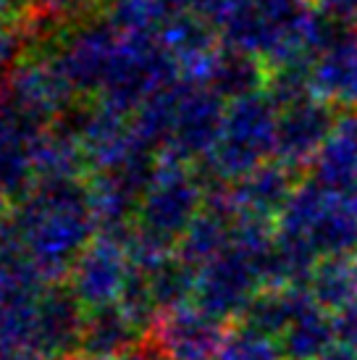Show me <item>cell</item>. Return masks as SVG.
Here are the masks:
<instances>
[{
  "label": "cell",
  "mask_w": 357,
  "mask_h": 360,
  "mask_svg": "<svg viewBox=\"0 0 357 360\" xmlns=\"http://www.w3.org/2000/svg\"><path fill=\"white\" fill-rule=\"evenodd\" d=\"M8 226L45 287L69 279L71 266L95 240L89 184L40 179L8 216Z\"/></svg>",
  "instance_id": "cell-1"
},
{
  "label": "cell",
  "mask_w": 357,
  "mask_h": 360,
  "mask_svg": "<svg viewBox=\"0 0 357 360\" xmlns=\"http://www.w3.org/2000/svg\"><path fill=\"white\" fill-rule=\"evenodd\" d=\"M281 110L266 92L226 103L223 127L208 158L195 169L205 184H231L276 158Z\"/></svg>",
  "instance_id": "cell-2"
},
{
  "label": "cell",
  "mask_w": 357,
  "mask_h": 360,
  "mask_svg": "<svg viewBox=\"0 0 357 360\" xmlns=\"http://www.w3.org/2000/svg\"><path fill=\"white\" fill-rule=\"evenodd\" d=\"M276 234L318 260L357 250V198L302 179L276 219Z\"/></svg>",
  "instance_id": "cell-3"
},
{
  "label": "cell",
  "mask_w": 357,
  "mask_h": 360,
  "mask_svg": "<svg viewBox=\"0 0 357 360\" xmlns=\"http://www.w3.org/2000/svg\"><path fill=\"white\" fill-rule=\"evenodd\" d=\"M205 200L208 184L192 163L158 155V169L139 202L137 226L176 248L189 224L205 210Z\"/></svg>",
  "instance_id": "cell-4"
},
{
  "label": "cell",
  "mask_w": 357,
  "mask_h": 360,
  "mask_svg": "<svg viewBox=\"0 0 357 360\" xmlns=\"http://www.w3.org/2000/svg\"><path fill=\"white\" fill-rule=\"evenodd\" d=\"M223 116H226L223 98H219L210 87L181 79L174 129H171L169 145L163 148L160 155L184 160L192 166L202 163L219 140Z\"/></svg>",
  "instance_id": "cell-5"
},
{
  "label": "cell",
  "mask_w": 357,
  "mask_h": 360,
  "mask_svg": "<svg viewBox=\"0 0 357 360\" xmlns=\"http://www.w3.org/2000/svg\"><path fill=\"white\" fill-rule=\"evenodd\" d=\"M0 95L19 113L48 124V119H60L74 105L77 90L56 58H21L6 74Z\"/></svg>",
  "instance_id": "cell-6"
},
{
  "label": "cell",
  "mask_w": 357,
  "mask_h": 360,
  "mask_svg": "<svg viewBox=\"0 0 357 360\" xmlns=\"http://www.w3.org/2000/svg\"><path fill=\"white\" fill-rule=\"evenodd\" d=\"M131 274V260L126 242L110 234H98L71 266L66 279L77 300L87 310L116 305Z\"/></svg>",
  "instance_id": "cell-7"
},
{
  "label": "cell",
  "mask_w": 357,
  "mask_h": 360,
  "mask_svg": "<svg viewBox=\"0 0 357 360\" xmlns=\"http://www.w3.org/2000/svg\"><path fill=\"white\" fill-rule=\"evenodd\" d=\"M263 290L260 269L234 248L197 271L195 305L221 321L239 319L252 297Z\"/></svg>",
  "instance_id": "cell-8"
},
{
  "label": "cell",
  "mask_w": 357,
  "mask_h": 360,
  "mask_svg": "<svg viewBox=\"0 0 357 360\" xmlns=\"http://www.w3.org/2000/svg\"><path fill=\"white\" fill-rule=\"evenodd\" d=\"M226 331V321L210 316L197 305H184L158 313L148 340L166 355V360H216Z\"/></svg>",
  "instance_id": "cell-9"
},
{
  "label": "cell",
  "mask_w": 357,
  "mask_h": 360,
  "mask_svg": "<svg viewBox=\"0 0 357 360\" xmlns=\"http://www.w3.org/2000/svg\"><path fill=\"white\" fill-rule=\"evenodd\" d=\"M119 45L121 32L108 19L87 21L69 40L60 42L56 63L77 92L100 95L110 69H113V60L119 56Z\"/></svg>",
  "instance_id": "cell-10"
},
{
  "label": "cell",
  "mask_w": 357,
  "mask_h": 360,
  "mask_svg": "<svg viewBox=\"0 0 357 360\" xmlns=\"http://www.w3.org/2000/svg\"><path fill=\"white\" fill-rule=\"evenodd\" d=\"M89 310L77 300V295L66 284H56L42 290L34 302V323H32V350L45 358L69 360L82 350L84 323Z\"/></svg>",
  "instance_id": "cell-11"
},
{
  "label": "cell",
  "mask_w": 357,
  "mask_h": 360,
  "mask_svg": "<svg viewBox=\"0 0 357 360\" xmlns=\"http://www.w3.org/2000/svg\"><path fill=\"white\" fill-rule=\"evenodd\" d=\"M339 110L323 101L308 98L292 108L281 110L278 116V137H276V160L299 176H305L318 153L323 150L328 134L334 131Z\"/></svg>",
  "instance_id": "cell-12"
},
{
  "label": "cell",
  "mask_w": 357,
  "mask_h": 360,
  "mask_svg": "<svg viewBox=\"0 0 357 360\" xmlns=\"http://www.w3.org/2000/svg\"><path fill=\"white\" fill-rule=\"evenodd\" d=\"M297 171L284 166L281 160H268L247 176L228 184V198L234 208V221L237 219H258L276 224L278 213L284 210L289 198L299 187Z\"/></svg>",
  "instance_id": "cell-13"
},
{
  "label": "cell",
  "mask_w": 357,
  "mask_h": 360,
  "mask_svg": "<svg viewBox=\"0 0 357 360\" xmlns=\"http://www.w3.org/2000/svg\"><path fill=\"white\" fill-rule=\"evenodd\" d=\"M310 92L337 110L357 108V30L339 34L313 60Z\"/></svg>",
  "instance_id": "cell-14"
},
{
  "label": "cell",
  "mask_w": 357,
  "mask_h": 360,
  "mask_svg": "<svg viewBox=\"0 0 357 360\" xmlns=\"http://www.w3.org/2000/svg\"><path fill=\"white\" fill-rule=\"evenodd\" d=\"M310 174L320 187L357 198V108L339 110L337 127L318 153Z\"/></svg>",
  "instance_id": "cell-15"
},
{
  "label": "cell",
  "mask_w": 357,
  "mask_h": 360,
  "mask_svg": "<svg viewBox=\"0 0 357 360\" xmlns=\"http://www.w3.org/2000/svg\"><path fill=\"white\" fill-rule=\"evenodd\" d=\"M145 334L148 331L142 329L119 302L95 308L87 313L79 355L84 360H116L139 347Z\"/></svg>",
  "instance_id": "cell-16"
},
{
  "label": "cell",
  "mask_w": 357,
  "mask_h": 360,
  "mask_svg": "<svg viewBox=\"0 0 357 360\" xmlns=\"http://www.w3.org/2000/svg\"><path fill=\"white\" fill-rule=\"evenodd\" d=\"M313 305L318 302L308 287H263L239 316V323L278 340Z\"/></svg>",
  "instance_id": "cell-17"
},
{
  "label": "cell",
  "mask_w": 357,
  "mask_h": 360,
  "mask_svg": "<svg viewBox=\"0 0 357 360\" xmlns=\"http://www.w3.org/2000/svg\"><path fill=\"white\" fill-rule=\"evenodd\" d=\"M268 66L255 56L221 48L219 56L210 63V71L205 77V87L216 92L223 101H239L247 95H258L266 90Z\"/></svg>",
  "instance_id": "cell-18"
},
{
  "label": "cell",
  "mask_w": 357,
  "mask_h": 360,
  "mask_svg": "<svg viewBox=\"0 0 357 360\" xmlns=\"http://www.w3.org/2000/svg\"><path fill=\"white\" fill-rule=\"evenodd\" d=\"M308 290L313 300L328 313H342L357 302V250L347 255L318 260L310 274Z\"/></svg>",
  "instance_id": "cell-19"
},
{
  "label": "cell",
  "mask_w": 357,
  "mask_h": 360,
  "mask_svg": "<svg viewBox=\"0 0 357 360\" xmlns=\"http://www.w3.org/2000/svg\"><path fill=\"white\" fill-rule=\"evenodd\" d=\"M278 342L287 360H318L339 345L337 316L320 305H313L278 337Z\"/></svg>",
  "instance_id": "cell-20"
},
{
  "label": "cell",
  "mask_w": 357,
  "mask_h": 360,
  "mask_svg": "<svg viewBox=\"0 0 357 360\" xmlns=\"http://www.w3.org/2000/svg\"><path fill=\"white\" fill-rule=\"evenodd\" d=\"M231 226H234V221L228 216L205 208L176 242V255L200 271L202 266H208L210 260L219 258L221 252H226L228 242H231Z\"/></svg>",
  "instance_id": "cell-21"
},
{
  "label": "cell",
  "mask_w": 357,
  "mask_h": 360,
  "mask_svg": "<svg viewBox=\"0 0 357 360\" xmlns=\"http://www.w3.org/2000/svg\"><path fill=\"white\" fill-rule=\"evenodd\" d=\"M145 274V271H142ZM150 281V292L158 310H176L184 308L189 297H195V287H197V269L189 266L187 260H181L174 252L169 260H163L160 266L145 274Z\"/></svg>",
  "instance_id": "cell-22"
},
{
  "label": "cell",
  "mask_w": 357,
  "mask_h": 360,
  "mask_svg": "<svg viewBox=\"0 0 357 360\" xmlns=\"http://www.w3.org/2000/svg\"><path fill=\"white\" fill-rule=\"evenodd\" d=\"M105 19L121 34H160L171 13L158 0H108Z\"/></svg>",
  "instance_id": "cell-23"
},
{
  "label": "cell",
  "mask_w": 357,
  "mask_h": 360,
  "mask_svg": "<svg viewBox=\"0 0 357 360\" xmlns=\"http://www.w3.org/2000/svg\"><path fill=\"white\" fill-rule=\"evenodd\" d=\"M216 360H287V355L276 337L237 323L226 331Z\"/></svg>",
  "instance_id": "cell-24"
},
{
  "label": "cell",
  "mask_w": 357,
  "mask_h": 360,
  "mask_svg": "<svg viewBox=\"0 0 357 360\" xmlns=\"http://www.w3.org/2000/svg\"><path fill=\"white\" fill-rule=\"evenodd\" d=\"M310 3L328 24L357 30V0H310Z\"/></svg>",
  "instance_id": "cell-25"
},
{
  "label": "cell",
  "mask_w": 357,
  "mask_h": 360,
  "mask_svg": "<svg viewBox=\"0 0 357 360\" xmlns=\"http://www.w3.org/2000/svg\"><path fill=\"white\" fill-rule=\"evenodd\" d=\"M30 3L53 13V16H58V19H69V16L87 13L92 6H98L100 0H30Z\"/></svg>",
  "instance_id": "cell-26"
},
{
  "label": "cell",
  "mask_w": 357,
  "mask_h": 360,
  "mask_svg": "<svg viewBox=\"0 0 357 360\" xmlns=\"http://www.w3.org/2000/svg\"><path fill=\"white\" fill-rule=\"evenodd\" d=\"M116 360H166V355L145 337V342H142L139 347H134V350H129L126 355H121V358H116Z\"/></svg>",
  "instance_id": "cell-27"
},
{
  "label": "cell",
  "mask_w": 357,
  "mask_h": 360,
  "mask_svg": "<svg viewBox=\"0 0 357 360\" xmlns=\"http://www.w3.org/2000/svg\"><path fill=\"white\" fill-rule=\"evenodd\" d=\"M0 360H48V358L34 350H27V347H11V345L0 342Z\"/></svg>",
  "instance_id": "cell-28"
},
{
  "label": "cell",
  "mask_w": 357,
  "mask_h": 360,
  "mask_svg": "<svg viewBox=\"0 0 357 360\" xmlns=\"http://www.w3.org/2000/svg\"><path fill=\"white\" fill-rule=\"evenodd\" d=\"M318 360H357V350L355 347H349V345H334L328 352H323Z\"/></svg>",
  "instance_id": "cell-29"
},
{
  "label": "cell",
  "mask_w": 357,
  "mask_h": 360,
  "mask_svg": "<svg viewBox=\"0 0 357 360\" xmlns=\"http://www.w3.org/2000/svg\"><path fill=\"white\" fill-rule=\"evenodd\" d=\"M169 13H187V11H197L200 0H158Z\"/></svg>",
  "instance_id": "cell-30"
},
{
  "label": "cell",
  "mask_w": 357,
  "mask_h": 360,
  "mask_svg": "<svg viewBox=\"0 0 357 360\" xmlns=\"http://www.w3.org/2000/svg\"><path fill=\"white\" fill-rule=\"evenodd\" d=\"M263 3H289V0H263Z\"/></svg>",
  "instance_id": "cell-31"
},
{
  "label": "cell",
  "mask_w": 357,
  "mask_h": 360,
  "mask_svg": "<svg viewBox=\"0 0 357 360\" xmlns=\"http://www.w3.org/2000/svg\"><path fill=\"white\" fill-rule=\"evenodd\" d=\"M69 360H77V358H69Z\"/></svg>",
  "instance_id": "cell-32"
}]
</instances>
